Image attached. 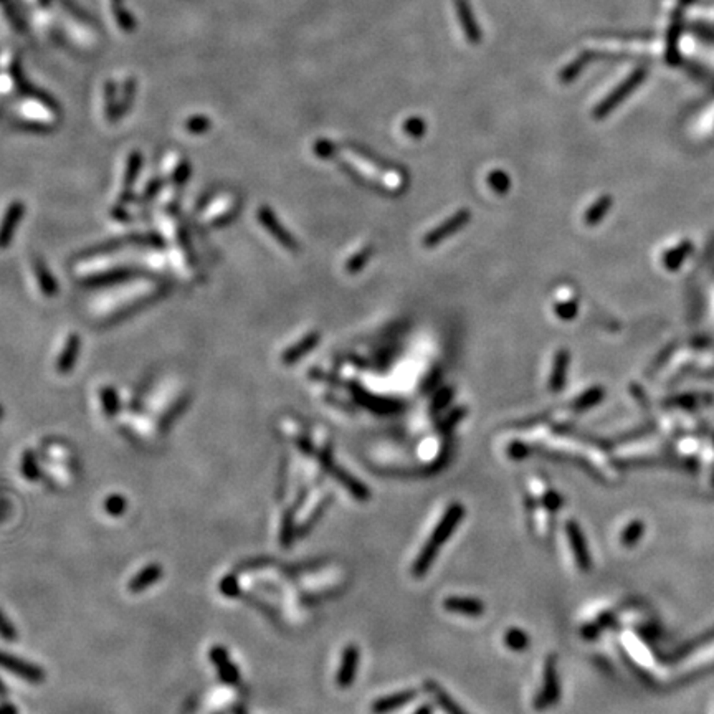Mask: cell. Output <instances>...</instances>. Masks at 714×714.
<instances>
[{"instance_id":"5","label":"cell","mask_w":714,"mask_h":714,"mask_svg":"<svg viewBox=\"0 0 714 714\" xmlns=\"http://www.w3.org/2000/svg\"><path fill=\"white\" fill-rule=\"evenodd\" d=\"M258 220H260L261 225H263L265 229L272 234L273 238L278 240V242L281 243L286 250H291V252L298 250V243H296L295 236L290 235L285 229H283L281 223H279L278 218L275 217V214L272 212V209L260 207V210H258Z\"/></svg>"},{"instance_id":"35","label":"cell","mask_w":714,"mask_h":714,"mask_svg":"<svg viewBox=\"0 0 714 714\" xmlns=\"http://www.w3.org/2000/svg\"><path fill=\"white\" fill-rule=\"evenodd\" d=\"M12 709H0V714H12Z\"/></svg>"},{"instance_id":"10","label":"cell","mask_w":714,"mask_h":714,"mask_svg":"<svg viewBox=\"0 0 714 714\" xmlns=\"http://www.w3.org/2000/svg\"><path fill=\"white\" fill-rule=\"evenodd\" d=\"M80 347H81V339L78 334H75V333L68 334V338L64 339L63 349L58 356L57 364H55L58 374H68L71 371V367L75 365L76 356H78Z\"/></svg>"},{"instance_id":"34","label":"cell","mask_w":714,"mask_h":714,"mask_svg":"<svg viewBox=\"0 0 714 714\" xmlns=\"http://www.w3.org/2000/svg\"><path fill=\"white\" fill-rule=\"evenodd\" d=\"M417 714H432V708L430 706H421Z\"/></svg>"},{"instance_id":"18","label":"cell","mask_w":714,"mask_h":714,"mask_svg":"<svg viewBox=\"0 0 714 714\" xmlns=\"http://www.w3.org/2000/svg\"><path fill=\"white\" fill-rule=\"evenodd\" d=\"M328 470H329V471H333L334 478H336V480L339 481V483H342L344 486H346L347 489H349L352 496H356L357 500H367V498H369V491H367V488H365V486H364L363 483H360V481L354 480V478H352V476L349 475V473H346V471L339 470V468L334 467V464H331V467L328 468Z\"/></svg>"},{"instance_id":"8","label":"cell","mask_w":714,"mask_h":714,"mask_svg":"<svg viewBox=\"0 0 714 714\" xmlns=\"http://www.w3.org/2000/svg\"><path fill=\"white\" fill-rule=\"evenodd\" d=\"M360 652L356 645H347L342 652V661L338 672V685L341 688H349L356 678L357 666H359Z\"/></svg>"},{"instance_id":"23","label":"cell","mask_w":714,"mask_h":714,"mask_svg":"<svg viewBox=\"0 0 714 714\" xmlns=\"http://www.w3.org/2000/svg\"><path fill=\"white\" fill-rule=\"evenodd\" d=\"M100 399L103 402V408H105V412L107 415H114L116 412H118L119 402H118V397H116V392L111 389V387H105V389H101Z\"/></svg>"},{"instance_id":"2","label":"cell","mask_w":714,"mask_h":714,"mask_svg":"<svg viewBox=\"0 0 714 714\" xmlns=\"http://www.w3.org/2000/svg\"><path fill=\"white\" fill-rule=\"evenodd\" d=\"M559 698V678H557V668H556V658L549 656L546 660L544 666V685L541 693L536 696L534 706L536 709H546L552 706L554 703H557Z\"/></svg>"},{"instance_id":"25","label":"cell","mask_w":714,"mask_h":714,"mask_svg":"<svg viewBox=\"0 0 714 714\" xmlns=\"http://www.w3.org/2000/svg\"><path fill=\"white\" fill-rule=\"evenodd\" d=\"M105 510L107 511V513L113 514V516L123 514V511L126 510V500H124L123 496H118V494H114V496L107 498V500H106Z\"/></svg>"},{"instance_id":"9","label":"cell","mask_w":714,"mask_h":714,"mask_svg":"<svg viewBox=\"0 0 714 714\" xmlns=\"http://www.w3.org/2000/svg\"><path fill=\"white\" fill-rule=\"evenodd\" d=\"M443 607L449 612L468 615V617H480L485 613V604L480 599H470V597H449L443 602Z\"/></svg>"},{"instance_id":"29","label":"cell","mask_w":714,"mask_h":714,"mask_svg":"<svg viewBox=\"0 0 714 714\" xmlns=\"http://www.w3.org/2000/svg\"><path fill=\"white\" fill-rule=\"evenodd\" d=\"M561 503H562V501H561V496H559L557 493H554V491L546 493V496H544V505H546V507H548V510H550V511H556V510H559V506H561Z\"/></svg>"},{"instance_id":"21","label":"cell","mask_w":714,"mask_h":714,"mask_svg":"<svg viewBox=\"0 0 714 714\" xmlns=\"http://www.w3.org/2000/svg\"><path fill=\"white\" fill-rule=\"evenodd\" d=\"M566 364H567L566 352H559L556 357V364H554V372H552V376H550V389L552 390H561L562 385H564Z\"/></svg>"},{"instance_id":"15","label":"cell","mask_w":714,"mask_h":714,"mask_svg":"<svg viewBox=\"0 0 714 714\" xmlns=\"http://www.w3.org/2000/svg\"><path fill=\"white\" fill-rule=\"evenodd\" d=\"M33 277H35L38 288H40L42 293L45 295L46 298L57 296V293H58L57 281H55V278L51 277L49 268H46L45 263H43L42 260H37L35 263H33Z\"/></svg>"},{"instance_id":"14","label":"cell","mask_w":714,"mask_h":714,"mask_svg":"<svg viewBox=\"0 0 714 714\" xmlns=\"http://www.w3.org/2000/svg\"><path fill=\"white\" fill-rule=\"evenodd\" d=\"M425 688H427L428 693L433 696V699H435L437 703L440 704V708L446 714H467L462 708L458 706L457 703H455V699L451 698V696L446 693V691L443 690L440 685H438V683L432 681V679H428V681H425Z\"/></svg>"},{"instance_id":"6","label":"cell","mask_w":714,"mask_h":714,"mask_svg":"<svg viewBox=\"0 0 714 714\" xmlns=\"http://www.w3.org/2000/svg\"><path fill=\"white\" fill-rule=\"evenodd\" d=\"M24 212L25 207L20 200L12 202L7 207L2 220H0V250H3V248L10 245L17 227H19L21 217H24Z\"/></svg>"},{"instance_id":"11","label":"cell","mask_w":714,"mask_h":714,"mask_svg":"<svg viewBox=\"0 0 714 714\" xmlns=\"http://www.w3.org/2000/svg\"><path fill=\"white\" fill-rule=\"evenodd\" d=\"M415 698H417V691L406 690V691H400V693L385 696V698H378L376 703L372 704L371 709L374 714H387V713L394 711V709L406 706L407 703H410V701H414Z\"/></svg>"},{"instance_id":"33","label":"cell","mask_w":714,"mask_h":714,"mask_svg":"<svg viewBox=\"0 0 714 714\" xmlns=\"http://www.w3.org/2000/svg\"><path fill=\"white\" fill-rule=\"evenodd\" d=\"M462 415H464V412H462V408H458V410H457V412H455V414H453V415H450V417H449V419H445V421H443V425H440V427H442L443 430L450 428V427H451V425H453V424H455V421H457V420H458V419H460V417H462Z\"/></svg>"},{"instance_id":"27","label":"cell","mask_w":714,"mask_h":714,"mask_svg":"<svg viewBox=\"0 0 714 714\" xmlns=\"http://www.w3.org/2000/svg\"><path fill=\"white\" fill-rule=\"evenodd\" d=\"M0 636L8 640V642H12V640L17 638L15 629L12 627V623L7 620V617L2 612H0Z\"/></svg>"},{"instance_id":"20","label":"cell","mask_w":714,"mask_h":714,"mask_svg":"<svg viewBox=\"0 0 714 714\" xmlns=\"http://www.w3.org/2000/svg\"><path fill=\"white\" fill-rule=\"evenodd\" d=\"M505 642L510 650L524 652L529 647V643H531V640H529L526 632H523L519 629H510L506 632Z\"/></svg>"},{"instance_id":"31","label":"cell","mask_w":714,"mask_h":714,"mask_svg":"<svg viewBox=\"0 0 714 714\" xmlns=\"http://www.w3.org/2000/svg\"><path fill=\"white\" fill-rule=\"evenodd\" d=\"M528 453H529V450L523 445V443H519V442H516V443H513V445L510 446V455L513 458H516V460L524 458Z\"/></svg>"},{"instance_id":"26","label":"cell","mask_w":714,"mask_h":714,"mask_svg":"<svg viewBox=\"0 0 714 714\" xmlns=\"http://www.w3.org/2000/svg\"><path fill=\"white\" fill-rule=\"evenodd\" d=\"M21 470L25 473V478L28 480H37L38 478V470L35 467V460H33V455L25 453L24 455V463H21Z\"/></svg>"},{"instance_id":"4","label":"cell","mask_w":714,"mask_h":714,"mask_svg":"<svg viewBox=\"0 0 714 714\" xmlns=\"http://www.w3.org/2000/svg\"><path fill=\"white\" fill-rule=\"evenodd\" d=\"M238 209V202L235 197L223 195L218 197L214 204L209 205V209L202 214V223L209 227H217L222 223H227L230 218H234Z\"/></svg>"},{"instance_id":"13","label":"cell","mask_w":714,"mask_h":714,"mask_svg":"<svg viewBox=\"0 0 714 714\" xmlns=\"http://www.w3.org/2000/svg\"><path fill=\"white\" fill-rule=\"evenodd\" d=\"M320 338H321L320 333H309L308 336L299 339V341L296 342L293 347H290V349H286L285 352H283V356H281L283 363H285L286 365L298 363V360L304 354H308L309 351L315 349L316 344L320 342Z\"/></svg>"},{"instance_id":"1","label":"cell","mask_w":714,"mask_h":714,"mask_svg":"<svg viewBox=\"0 0 714 714\" xmlns=\"http://www.w3.org/2000/svg\"><path fill=\"white\" fill-rule=\"evenodd\" d=\"M463 516H464L463 505H460V503H453V505L449 506V510L445 511V514H443L442 521L438 523L435 531H433L432 536L428 537L427 544L421 548L419 557H417V561L414 564V569H412L414 575H417V577H421V575L427 574V571L430 569V566H432V562L435 561L438 550H440L442 546L445 544V541L449 539L451 534H453L455 528H457L458 523L462 521Z\"/></svg>"},{"instance_id":"12","label":"cell","mask_w":714,"mask_h":714,"mask_svg":"<svg viewBox=\"0 0 714 714\" xmlns=\"http://www.w3.org/2000/svg\"><path fill=\"white\" fill-rule=\"evenodd\" d=\"M210 658H212L214 663L217 665L222 681L229 683V685H235V683L238 681V670H236L234 663L229 660V655H227V652L223 650L222 647H214L212 650H210Z\"/></svg>"},{"instance_id":"16","label":"cell","mask_w":714,"mask_h":714,"mask_svg":"<svg viewBox=\"0 0 714 714\" xmlns=\"http://www.w3.org/2000/svg\"><path fill=\"white\" fill-rule=\"evenodd\" d=\"M566 528H567V536H569V539L572 543V549H574L579 566L582 567V569H589V554H587L586 544H584L582 532H580L579 526L574 521L567 523Z\"/></svg>"},{"instance_id":"28","label":"cell","mask_w":714,"mask_h":714,"mask_svg":"<svg viewBox=\"0 0 714 714\" xmlns=\"http://www.w3.org/2000/svg\"><path fill=\"white\" fill-rule=\"evenodd\" d=\"M291 521H293V518H291V514L288 513L285 516V521H283V532H281V541L285 546H290V541L293 539V524H291Z\"/></svg>"},{"instance_id":"7","label":"cell","mask_w":714,"mask_h":714,"mask_svg":"<svg viewBox=\"0 0 714 714\" xmlns=\"http://www.w3.org/2000/svg\"><path fill=\"white\" fill-rule=\"evenodd\" d=\"M0 666L2 668L8 670V672L15 673L17 677L27 679V681H32V683H40L43 681V672L38 666L35 665H30L27 663V661L20 660V658L17 656H12L8 655V653H3L0 652Z\"/></svg>"},{"instance_id":"30","label":"cell","mask_w":714,"mask_h":714,"mask_svg":"<svg viewBox=\"0 0 714 714\" xmlns=\"http://www.w3.org/2000/svg\"><path fill=\"white\" fill-rule=\"evenodd\" d=\"M424 129H425V126L419 121V119H412V121H408L406 124L407 134L415 136V137H419V136L424 134Z\"/></svg>"},{"instance_id":"17","label":"cell","mask_w":714,"mask_h":714,"mask_svg":"<svg viewBox=\"0 0 714 714\" xmlns=\"http://www.w3.org/2000/svg\"><path fill=\"white\" fill-rule=\"evenodd\" d=\"M161 577H162L161 566H157V564L148 566L144 571H141L139 574H137L136 577L131 580V582H129V591L134 592V593L143 592L144 589L150 587L157 579H161Z\"/></svg>"},{"instance_id":"22","label":"cell","mask_w":714,"mask_h":714,"mask_svg":"<svg viewBox=\"0 0 714 714\" xmlns=\"http://www.w3.org/2000/svg\"><path fill=\"white\" fill-rule=\"evenodd\" d=\"M488 184L491 186L493 191L498 193H506L507 191H510V186H511L510 177H507L503 171L491 172V174L488 175Z\"/></svg>"},{"instance_id":"32","label":"cell","mask_w":714,"mask_h":714,"mask_svg":"<svg viewBox=\"0 0 714 714\" xmlns=\"http://www.w3.org/2000/svg\"><path fill=\"white\" fill-rule=\"evenodd\" d=\"M159 189H161V180H159V179H156V180H150V182H149V187L146 189V192H144V197H146V199H150V197L156 195V193L159 192Z\"/></svg>"},{"instance_id":"3","label":"cell","mask_w":714,"mask_h":714,"mask_svg":"<svg viewBox=\"0 0 714 714\" xmlns=\"http://www.w3.org/2000/svg\"><path fill=\"white\" fill-rule=\"evenodd\" d=\"M468 220H470V210H468V209L458 210V212L455 214L453 217H450L449 220L443 222L442 225L437 227V229H433L432 232H428V234L425 235V238H424V245L427 248L437 247L438 243H442L443 240L449 238V236L453 235L455 232H458L460 229H463V227L468 223Z\"/></svg>"},{"instance_id":"19","label":"cell","mask_w":714,"mask_h":714,"mask_svg":"<svg viewBox=\"0 0 714 714\" xmlns=\"http://www.w3.org/2000/svg\"><path fill=\"white\" fill-rule=\"evenodd\" d=\"M139 167H141V156L137 153L131 154L128 159L126 172H124V177H123V192H121V199H119V202H126L128 197L131 195V189L134 187L137 174H139Z\"/></svg>"},{"instance_id":"24","label":"cell","mask_w":714,"mask_h":714,"mask_svg":"<svg viewBox=\"0 0 714 714\" xmlns=\"http://www.w3.org/2000/svg\"><path fill=\"white\" fill-rule=\"evenodd\" d=\"M372 253H374L372 247H367V248H364V250H360L359 253H356V255L349 260V263H347V272L349 273L360 272V270L364 268V265L367 263L369 258L372 256Z\"/></svg>"}]
</instances>
